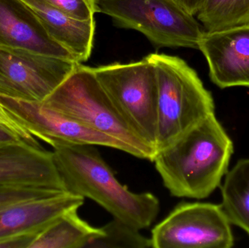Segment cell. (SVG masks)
<instances>
[{"mask_svg": "<svg viewBox=\"0 0 249 248\" xmlns=\"http://www.w3.org/2000/svg\"><path fill=\"white\" fill-rule=\"evenodd\" d=\"M233 149L232 140L213 113L156 151L152 162L172 196L202 199L220 186Z\"/></svg>", "mask_w": 249, "mask_h": 248, "instance_id": "6da1fadb", "label": "cell"}, {"mask_svg": "<svg viewBox=\"0 0 249 248\" xmlns=\"http://www.w3.org/2000/svg\"><path fill=\"white\" fill-rule=\"evenodd\" d=\"M92 145H55L54 162L66 189L89 198L118 218L142 230L152 225L160 211L158 198L134 193L115 177L109 165Z\"/></svg>", "mask_w": 249, "mask_h": 248, "instance_id": "7a4b0ae2", "label": "cell"}, {"mask_svg": "<svg viewBox=\"0 0 249 248\" xmlns=\"http://www.w3.org/2000/svg\"><path fill=\"white\" fill-rule=\"evenodd\" d=\"M147 57L155 67L158 88L156 152L214 113V102L184 60L160 53Z\"/></svg>", "mask_w": 249, "mask_h": 248, "instance_id": "3957f363", "label": "cell"}, {"mask_svg": "<svg viewBox=\"0 0 249 248\" xmlns=\"http://www.w3.org/2000/svg\"><path fill=\"white\" fill-rule=\"evenodd\" d=\"M45 106L126 144L133 157L152 161L155 151L143 142L122 116L93 72L77 64L43 101Z\"/></svg>", "mask_w": 249, "mask_h": 248, "instance_id": "277c9868", "label": "cell"}, {"mask_svg": "<svg viewBox=\"0 0 249 248\" xmlns=\"http://www.w3.org/2000/svg\"><path fill=\"white\" fill-rule=\"evenodd\" d=\"M96 9L120 27L140 32L158 48L198 49L205 32L174 0H96Z\"/></svg>", "mask_w": 249, "mask_h": 248, "instance_id": "5b68a950", "label": "cell"}, {"mask_svg": "<svg viewBox=\"0 0 249 248\" xmlns=\"http://www.w3.org/2000/svg\"><path fill=\"white\" fill-rule=\"evenodd\" d=\"M98 81L138 136L155 151L156 73L148 57L93 68Z\"/></svg>", "mask_w": 249, "mask_h": 248, "instance_id": "8992f818", "label": "cell"}, {"mask_svg": "<svg viewBox=\"0 0 249 248\" xmlns=\"http://www.w3.org/2000/svg\"><path fill=\"white\" fill-rule=\"evenodd\" d=\"M231 225L222 205L182 202L152 230V248H231Z\"/></svg>", "mask_w": 249, "mask_h": 248, "instance_id": "52a82bcc", "label": "cell"}, {"mask_svg": "<svg viewBox=\"0 0 249 248\" xmlns=\"http://www.w3.org/2000/svg\"><path fill=\"white\" fill-rule=\"evenodd\" d=\"M78 64L71 60L0 47V95L43 101Z\"/></svg>", "mask_w": 249, "mask_h": 248, "instance_id": "ba28073f", "label": "cell"}, {"mask_svg": "<svg viewBox=\"0 0 249 248\" xmlns=\"http://www.w3.org/2000/svg\"><path fill=\"white\" fill-rule=\"evenodd\" d=\"M4 107L38 140L55 145H92L109 147L133 156L126 144L94 131L42 102L0 95Z\"/></svg>", "mask_w": 249, "mask_h": 248, "instance_id": "9c48e42d", "label": "cell"}, {"mask_svg": "<svg viewBox=\"0 0 249 248\" xmlns=\"http://www.w3.org/2000/svg\"><path fill=\"white\" fill-rule=\"evenodd\" d=\"M198 49L207 61L211 80L218 87H249V25L204 32Z\"/></svg>", "mask_w": 249, "mask_h": 248, "instance_id": "30bf717a", "label": "cell"}, {"mask_svg": "<svg viewBox=\"0 0 249 248\" xmlns=\"http://www.w3.org/2000/svg\"><path fill=\"white\" fill-rule=\"evenodd\" d=\"M0 47L76 61L20 0H0Z\"/></svg>", "mask_w": 249, "mask_h": 248, "instance_id": "8fae6325", "label": "cell"}, {"mask_svg": "<svg viewBox=\"0 0 249 248\" xmlns=\"http://www.w3.org/2000/svg\"><path fill=\"white\" fill-rule=\"evenodd\" d=\"M85 198L66 191L48 198L23 201L0 208V240L25 233H39L58 217L79 209Z\"/></svg>", "mask_w": 249, "mask_h": 248, "instance_id": "7c38bea8", "label": "cell"}, {"mask_svg": "<svg viewBox=\"0 0 249 248\" xmlns=\"http://www.w3.org/2000/svg\"><path fill=\"white\" fill-rule=\"evenodd\" d=\"M0 185H35L67 191L53 151L29 146L0 147Z\"/></svg>", "mask_w": 249, "mask_h": 248, "instance_id": "4fadbf2b", "label": "cell"}, {"mask_svg": "<svg viewBox=\"0 0 249 248\" xmlns=\"http://www.w3.org/2000/svg\"><path fill=\"white\" fill-rule=\"evenodd\" d=\"M37 16L48 33L77 62L87 61L94 40L95 19L80 20L39 0H20Z\"/></svg>", "mask_w": 249, "mask_h": 248, "instance_id": "5bb4252c", "label": "cell"}, {"mask_svg": "<svg viewBox=\"0 0 249 248\" xmlns=\"http://www.w3.org/2000/svg\"><path fill=\"white\" fill-rule=\"evenodd\" d=\"M78 209H72L58 217L36 234L29 248H86L95 237L104 234L82 219Z\"/></svg>", "mask_w": 249, "mask_h": 248, "instance_id": "9a60e30c", "label": "cell"}, {"mask_svg": "<svg viewBox=\"0 0 249 248\" xmlns=\"http://www.w3.org/2000/svg\"><path fill=\"white\" fill-rule=\"evenodd\" d=\"M222 207L230 222L249 234V158L228 171L222 186Z\"/></svg>", "mask_w": 249, "mask_h": 248, "instance_id": "2e32d148", "label": "cell"}, {"mask_svg": "<svg viewBox=\"0 0 249 248\" xmlns=\"http://www.w3.org/2000/svg\"><path fill=\"white\" fill-rule=\"evenodd\" d=\"M197 16L205 32L249 25V0H206Z\"/></svg>", "mask_w": 249, "mask_h": 248, "instance_id": "e0dca14e", "label": "cell"}, {"mask_svg": "<svg viewBox=\"0 0 249 248\" xmlns=\"http://www.w3.org/2000/svg\"><path fill=\"white\" fill-rule=\"evenodd\" d=\"M104 234L90 240L86 248H149L151 238L142 235L134 227L124 221L113 220L102 227Z\"/></svg>", "mask_w": 249, "mask_h": 248, "instance_id": "ac0fdd59", "label": "cell"}, {"mask_svg": "<svg viewBox=\"0 0 249 248\" xmlns=\"http://www.w3.org/2000/svg\"><path fill=\"white\" fill-rule=\"evenodd\" d=\"M64 192L35 185H0V208L23 201L54 196Z\"/></svg>", "mask_w": 249, "mask_h": 248, "instance_id": "d6986e66", "label": "cell"}, {"mask_svg": "<svg viewBox=\"0 0 249 248\" xmlns=\"http://www.w3.org/2000/svg\"><path fill=\"white\" fill-rule=\"evenodd\" d=\"M66 14L80 20L94 18L97 13L96 0H39Z\"/></svg>", "mask_w": 249, "mask_h": 248, "instance_id": "ffe728a7", "label": "cell"}, {"mask_svg": "<svg viewBox=\"0 0 249 248\" xmlns=\"http://www.w3.org/2000/svg\"><path fill=\"white\" fill-rule=\"evenodd\" d=\"M0 125L13 131L26 142L35 147H42L39 140L35 138L29 130L11 115L0 102Z\"/></svg>", "mask_w": 249, "mask_h": 248, "instance_id": "44dd1931", "label": "cell"}, {"mask_svg": "<svg viewBox=\"0 0 249 248\" xmlns=\"http://www.w3.org/2000/svg\"><path fill=\"white\" fill-rule=\"evenodd\" d=\"M10 146H29V147H34L29 143L26 142L23 138L16 135L13 131L0 125V147H10ZM36 148H38V147H36Z\"/></svg>", "mask_w": 249, "mask_h": 248, "instance_id": "7402d4cb", "label": "cell"}, {"mask_svg": "<svg viewBox=\"0 0 249 248\" xmlns=\"http://www.w3.org/2000/svg\"><path fill=\"white\" fill-rule=\"evenodd\" d=\"M186 11L195 16L197 15L206 0H174Z\"/></svg>", "mask_w": 249, "mask_h": 248, "instance_id": "603a6c76", "label": "cell"}]
</instances>
